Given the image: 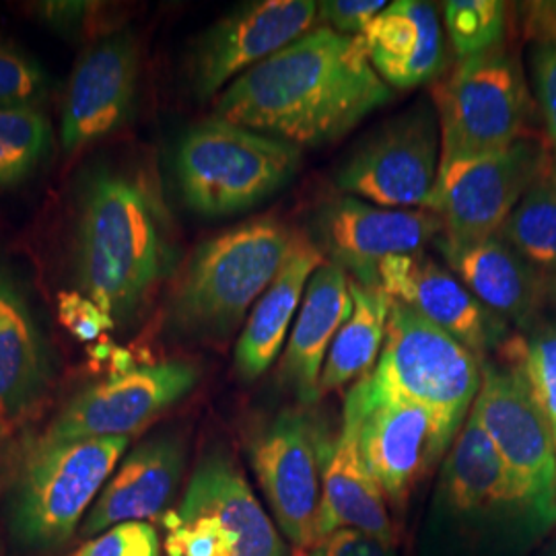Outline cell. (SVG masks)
Listing matches in <instances>:
<instances>
[{
  "instance_id": "6da1fadb",
  "label": "cell",
  "mask_w": 556,
  "mask_h": 556,
  "mask_svg": "<svg viewBox=\"0 0 556 556\" xmlns=\"http://www.w3.org/2000/svg\"><path fill=\"white\" fill-rule=\"evenodd\" d=\"M390 98L361 36L319 25L227 85L213 118L301 149L344 137Z\"/></svg>"
},
{
  "instance_id": "7a4b0ae2",
  "label": "cell",
  "mask_w": 556,
  "mask_h": 556,
  "mask_svg": "<svg viewBox=\"0 0 556 556\" xmlns=\"http://www.w3.org/2000/svg\"><path fill=\"white\" fill-rule=\"evenodd\" d=\"M167 219L153 190L118 172H96L83 188L75 238L80 293L126 324L172 266Z\"/></svg>"
},
{
  "instance_id": "3957f363",
  "label": "cell",
  "mask_w": 556,
  "mask_h": 556,
  "mask_svg": "<svg viewBox=\"0 0 556 556\" xmlns=\"http://www.w3.org/2000/svg\"><path fill=\"white\" fill-rule=\"evenodd\" d=\"M298 239L285 223L258 219L204 241L174 291L172 324L194 337L233 332L273 285Z\"/></svg>"
},
{
  "instance_id": "277c9868",
  "label": "cell",
  "mask_w": 556,
  "mask_h": 556,
  "mask_svg": "<svg viewBox=\"0 0 556 556\" xmlns=\"http://www.w3.org/2000/svg\"><path fill=\"white\" fill-rule=\"evenodd\" d=\"M301 149L211 118L179 142L176 172L186 204L204 217H227L273 197L298 174Z\"/></svg>"
},
{
  "instance_id": "5b68a950",
  "label": "cell",
  "mask_w": 556,
  "mask_h": 556,
  "mask_svg": "<svg viewBox=\"0 0 556 556\" xmlns=\"http://www.w3.org/2000/svg\"><path fill=\"white\" fill-rule=\"evenodd\" d=\"M128 447V438L36 443L9 501V530L21 548L41 553L75 534Z\"/></svg>"
},
{
  "instance_id": "8992f818",
  "label": "cell",
  "mask_w": 556,
  "mask_h": 556,
  "mask_svg": "<svg viewBox=\"0 0 556 556\" xmlns=\"http://www.w3.org/2000/svg\"><path fill=\"white\" fill-rule=\"evenodd\" d=\"M439 174L528 139L532 101L516 60L503 50L459 59L435 87Z\"/></svg>"
},
{
  "instance_id": "52a82bcc",
  "label": "cell",
  "mask_w": 556,
  "mask_h": 556,
  "mask_svg": "<svg viewBox=\"0 0 556 556\" xmlns=\"http://www.w3.org/2000/svg\"><path fill=\"white\" fill-rule=\"evenodd\" d=\"M161 519L167 556H289L248 480L219 452L200 462L178 507Z\"/></svg>"
},
{
  "instance_id": "ba28073f",
  "label": "cell",
  "mask_w": 556,
  "mask_h": 556,
  "mask_svg": "<svg viewBox=\"0 0 556 556\" xmlns=\"http://www.w3.org/2000/svg\"><path fill=\"white\" fill-rule=\"evenodd\" d=\"M374 376L397 396L427 408L454 441L477 400L482 365L457 338L392 299Z\"/></svg>"
},
{
  "instance_id": "9c48e42d",
  "label": "cell",
  "mask_w": 556,
  "mask_h": 556,
  "mask_svg": "<svg viewBox=\"0 0 556 556\" xmlns=\"http://www.w3.org/2000/svg\"><path fill=\"white\" fill-rule=\"evenodd\" d=\"M342 420L355 429L361 457L394 507L406 503L418 480L452 445L438 418L386 388L374 371L349 392Z\"/></svg>"
},
{
  "instance_id": "30bf717a",
  "label": "cell",
  "mask_w": 556,
  "mask_h": 556,
  "mask_svg": "<svg viewBox=\"0 0 556 556\" xmlns=\"http://www.w3.org/2000/svg\"><path fill=\"white\" fill-rule=\"evenodd\" d=\"M472 410L497 447L523 505L540 519L555 521V433L526 371L519 365L484 363Z\"/></svg>"
},
{
  "instance_id": "8fae6325",
  "label": "cell",
  "mask_w": 556,
  "mask_h": 556,
  "mask_svg": "<svg viewBox=\"0 0 556 556\" xmlns=\"http://www.w3.org/2000/svg\"><path fill=\"white\" fill-rule=\"evenodd\" d=\"M548 165L538 142L521 139L439 174L431 211L443 223L441 243L466 248L498 236L517 202Z\"/></svg>"
},
{
  "instance_id": "7c38bea8",
  "label": "cell",
  "mask_w": 556,
  "mask_h": 556,
  "mask_svg": "<svg viewBox=\"0 0 556 556\" xmlns=\"http://www.w3.org/2000/svg\"><path fill=\"white\" fill-rule=\"evenodd\" d=\"M197 381L199 369L184 361L124 369L73 397L38 443L130 439L188 396Z\"/></svg>"
},
{
  "instance_id": "4fadbf2b",
  "label": "cell",
  "mask_w": 556,
  "mask_h": 556,
  "mask_svg": "<svg viewBox=\"0 0 556 556\" xmlns=\"http://www.w3.org/2000/svg\"><path fill=\"white\" fill-rule=\"evenodd\" d=\"M328 445L312 418L282 410L250 443V459L278 528L301 553L318 540L321 470Z\"/></svg>"
},
{
  "instance_id": "5bb4252c",
  "label": "cell",
  "mask_w": 556,
  "mask_h": 556,
  "mask_svg": "<svg viewBox=\"0 0 556 556\" xmlns=\"http://www.w3.org/2000/svg\"><path fill=\"white\" fill-rule=\"evenodd\" d=\"M438 126L427 112L408 114L363 144L338 172L340 190L383 208L431 211L439 178Z\"/></svg>"
},
{
  "instance_id": "9a60e30c",
  "label": "cell",
  "mask_w": 556,
  "mask_h": 556,
  "mask_svg": "<svg viewBox=\"0 0 556 556\" xmlns=\"http://www.w3.org/2000/svg\"><path fill=\"white\" fill-rule=\"evenodd\" d=\"M319 2L260 0L217 21L197 43L190 79L200 100L217 96L245 71L314 29Z\"/></svg>"
},
{
  "instance_id": "2e32d148",
  "label": "cell",
  "mask_w": 556,
  "mask_h": 556,
  "mask_svg": "<svg viewBox=\"0 0 556 556\" xmlns=\"http://www.w3.org/2000/svg\"><path fill=\"white\" fill-rule=\"evenodd\" d=\"M139 46L128 31L108 36L83 52L66 87L60 140L79 153L122 128L139 89Z\"/></svg>"
},
{
  "instance_id": "e0dca14e",
  "label": "cell",
  "mask_w": 556,
  "mask_h": 556,
  "mask_svg": "<svg viewBox=\"0 0 556 556\" xmlns=\"http://www.w3.org/2000/svg\"><path fill=\"white\" fill-rule=\"evenodd\" d=\"M318 229L344 273H353L361 285L379 287V264L425 252L443 231V223L433 211L383 208L349 197L326 204Z\"/></svg>"
},
{
  "instance_id": "ac0fdd59",
  "label": "cell",
  "mask_w": 556,
  "mask_h": 556,
  "mask_svg": "<svg viewBox=\"0 0 556 556\" xmlns=\"http://www.w3.org/2000/svg\"><path fill=\"white\" fill-rule=\"evenodd\" d=\"M379 287L477 355L497 346L505 337L503 319L425 252L383 260L379 264Z\"/></svg>"
},
{
  "instance_id": "d6986e66",
  "label": "cell",
  "mask_w": 556,
  "mask_h": 556,
  "mask_svg": "<svg viewBox=\"0 0 556 556\" xmlns=\"http://www.w3.org/2000/svg\"><path fill=\"white\" fill-rule=\"evenodd\" d=\"M184 462V441L176 435L142 441L101 489L100 497L83 519L80 536L96 538L118 523L163 517L176 495Z\"/></svg>"
},
{
  "instance_id": "ffe728a7",
  "label": "cell",
  "mask_w": 556,
  "mask_h": 556,
  "mask_svg": "<svg viewBox=\"0 0 556 556\" xmlns=\"http://www.w3.org/2000/svg\"><path fill=\"white\" fill-rule=\"evenodd\" d=\"M367 59L390 89L438 79L445 68V40L438 9L420 0L390 2L361 34Z\"/></svg>"
},
{
  "instance_id": "44dd1931",
  "label": "cell",
  "mask_w": 556,
  "mask_h": 556,
  "mask_svg": "<svg viewBox=\"0 0 556 556\" xmlns=\"http://www.w3.org/2000/svg\"><path fill=\"white\" fill-rule=\"evenodd\" d=\"M351 312V277L337 262L324 260L305 287L280 367L282 378L303 404L318 400L319 378L328 351Z\"/></svg>"
},
{
  "instance_id": "7402d4cb",
  "label": "cell",
  "mask_w": 556,
  "mask_h": 556,
  "mask_svg": "<svg viewBox=\"0 0 556 556\" xmlns=\"http://www.w3.org/2000/svg\"><path fill=\"white\" fill-rule=\"evenodd\" d=\"M52 378L40 324L13 275L0 266V418L20 420L46 396Z\"/></svg>"
},
{
  "instance_id": "603a6c76",
  "label": "cell",
  "mask_w": 556,
  "mask_h": 556,
  "mask_svg": "<svg viewBox=\"0 0 556 556\" xmlns=\"http://www.w3.org/2000/svg\"><path fill=\"white\" fill-rule=\"evenodd\" d=\"M439 250L468 291L498 318L528 324L551 293L548 278L501 236L466 248L439 241Z\"/></svg>"
},
{
  "instance_id": "cb8c5ba5",
  "label": "cell",
  "mask_w": 556,
  "mask_h": 556,
  "mask_svg": "<svg viewBox=\"0 0 556 556\" xmlns=\"http://www.w3.org/2000/svg\"><path fill=\"white\" fill-rule=\"evenodd\" d=\"M340 530L392 544L388 498L358 452L355 429L342 420L334 445L328 447L321 470L318 540Z\"/></svg>"
},
{
  "instance_id": "d4e9b609",
  "label": "cell",
  "mask_w": 556,
  "mask_h": 556,
  "mask_svg": "<svg viewBox=\"0 0 556 556\" xmlns=\"http://www.w3.org/2000/svg\"><path fill=\"white\" fill-rule=\"evenodd\" d=\"M324 264L318 248L303 236L245 319L236 346V367L243 379L260 378L278 357L289 330L298 318L299 303L312 275Z\"/></svg>"
},
{
  "instance_id": "484cf974",
  "label": "cell",
  "mask_w": 556,
  "mask_h": 556,
  "mask_svg": "<svg viewBox=\"0 0 556 556\" xmlns=\"http://www.w3.org/2000/svg\"><path fill=\"white\" fill-rule=\"evenodd\" d=\"M443 493L457 511L470 514L523 505L514 478L472 408L445 459Z\"/></svg>"
},
{
  "instance_id": "4316f807",
  "label": "cell",
  "mask_w": 556,
  "mask_h": 556,
  "mask_svg": "<svg viewBox=\"0 0 556 556\" xmlns=\"http://www.w3.org/2000/svg\"><path fill=\"white\" fill-rule=\"evenodd\" d=\"M353 312L338 330L319 378V396L344 383L365 378L379 361L392 298L381 287L361 285L351 278Z\"/></svg>"
},
{
  "instance_id": "83f0119b",
  "label": "cell",
  "mask_w": 556,
  "mask_h": 556,
  "mask_svg": "<svg viewBox=\"0 0 556 556\" xmlns=\"http://www.w3.org/2000/svg\"><path fill=\"white\" fill-rule=\"evenodd\" d=\"M498 236L532 266L556 270V165L528 188Z\"/></svg>"
},
{
  "instance_id": "f1b7e54d",
  "label": "cell",
  "mask_w": 556,
  "mask_h": 556,
  "mask_svg": "<svg viewBox=\"0 0 556 556\" xmlns=\"http://www.w3.org/2000/svg\"><path fill=\"white\" fill-rule=\"evenodd\" d=\"M52 122L41 108L0 110V188L31 178L52 149Z\"/></svg>"
},
{
  "instance_id": "f546056e",
  "label": "cell",
  "mask_w": 556,
  "mask_h": 556,
  "mask_svg": "<svg viewBox=\"0 0 556 556\" xmlns=\"http://www.w3.org/2000/svg\"><path fill=\"white\" fill-rule=\"evenodd\" d=\"M445 25L459 59L495 50L505 36L507 4L497 0H450Z\"/></svg>"
},
{
  "instance_id": "4dcf8cb0",
  "label": "cell",
  "mask_w": 556,
  "mask_h": 556,
  "mask_svg": "<svg viewBox=\"0 0 556 556\" xmlns=\"http://www.w3.org/2000/svg\"><path fill=\"white\" fill-rule=\"evenodd\" d=\"M48 93L50 79L40 64L0 43V110L40 108Z\"/></svg>"
},
{
  "instance_id": "1f68e13d",
  "label": "cell",
  "mask_w": 556,
  "mask_h": 556,
  "mask_svg": "<svg viewBox=\"0 0 556 556\" xmlns=\"http://www.w3.org/2000/svg\"><path fill=\"white\" fill-rule=\"evenodd\" d=\"M71 556H161V540L149 521L118 523L89 538Z\"/></svg>"
},
{
  "instance_id": "d6a6232c",
  "label": "cell",
  "mask_w": 556,
  "mask_h": 556,
  "mask_svg": "<svg viewBox=\"0 0 556 556\" xmlns=\"http://www.w3.org/2000/svg\"><path fill=\"white\" fill-rule=\"evenodd\" d=\"M60 324L83 342H91L116 326L114 318L91 298L80 291H66L59 295Z\"/></svg>"
},
{
  "instance_id": "836d02e7",
  "label": "cell",
  "mask_w": 556,
  "mask_h": 556,
  "mask_svg": "<svg viewBox=\"0 0 556 556\" xmlns=\"http://www.w3.org/2000/svg\"><path fill=\"white\" fill-rule=\"evenodd\" d=\"M386 7L381 0H326L319 2V23L342 36H361Z\"/></svg>"
},
{
  "instance_id": "e575fe53",
  "label": "cell",
  "mask_w": 556,
  "mask_h": 556,
  "mask_svg": "<svg viewBox=\"0 0 556 556\" xmlns=\"http://www.w3.org/2000/svg\"><path fill=\"white\" fill-rule=\"evenodd\" d=\"M532 73L556 155V43H536L532 52Z\"/></svg>"
},
{
  "instance_id": "d590c367",
  "label": "cell",
  "mask_w": 556,
  "mask_h": 556,
  "mask_svg": "<svg viewBox=\"0 0 556 556\" xmlns=\"http://www.w3.org/2000/svg\"><path fill=\"white\" fill-rule=\"evenodd\" d=\"M298 556H394V553L392 544L355 530H340L330 536L319 538Z\"/></svg>"
},
{
  "instance_id": "8d00e7d4",
  "label": "cell",
  "mask_w": 556,
  "mask_h": 556,
  "mask_svg": "<svg viewBox=\"0 0 556 556\" xmlns=\"http://www.w3.org/2000/svg\"><path fill=\"white\" fill-rule=\"evenodd\" d=\"M514 353L532 386L556 381V328L526 346H514Z\"/></svg>"
},
{
  "instance_id": "74e56055",
  "label": "cell",
  "mask_w": 556,
  "mask_h": 556,
  "mask_svg": "<svg viewBox=\"0 0 556 556\" xmlns=\"http://www.w3.org/2000/svg\"><path fill=\"white\" fill-rule=\"evenodd\" d=\"M528 29L538 43H556V2H536L530 7Z\"/></svg>"
},
{
  "instance_id": "f35d334b",
  "label": "cell",
  "mask_w": 556,
  "mask_h": 556,
  "mask_svg": "<svg viewBox=\"0 0 556 556\" xmlns=\"http://www.w3.org/2000/svg\"><path fill=\"white\" fill-rule=\"evenodd\" d=\"M548 291L556 298V278H548Z\"/></svg>"
},
{
  "instance_id": "ab89813d",
  "label": "cell",
  "mask_w": 556,
  "mask_h": 556,
  "mask_svg": "<svg viewBox=\"0 0 556 556\" xmlns=\"http://www.w3.org/2000/svg\"><path fill=\"white\" fill-rule=\"evenodd\" d=\"M4 433H7V425H4V420L0 418V439L4 438Z\"/></svg>"
},
{
  "instance_id": "60d3db41",
  "label": "cell",
  "mask_w": 556,
  "mask_h": 556,
  "mask_svg": "<svg viewBox=\"0 0 556 556\" xmlns=\"http://www.w3.org/2000/svg\"><path fill=\"white\" fill-rule=\"evenodd\" d=\"M553 433H555V443H556V429H553Z\"/></svg>"
}]
</instances>
